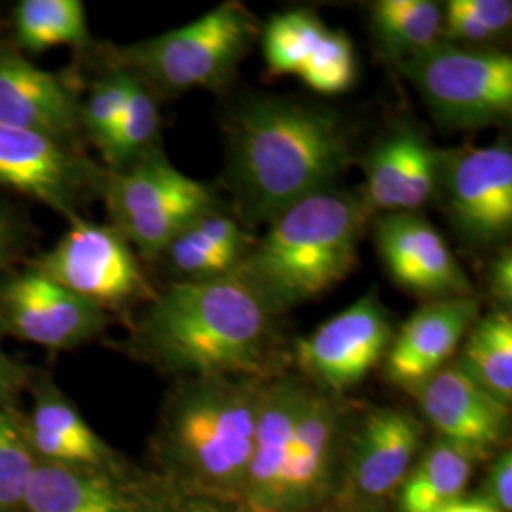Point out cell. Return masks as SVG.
Returning a JSON list of instances; mask_svg holds the SVG:
<instances>
[{
    "instance_id": "1",
    "label": "cell",
    "mask_w": 512,
    "mask_h": 512,
    "mask_svg": "<svg viewBox=\"0 0 512 512\" xmlns=\"http://www.w3.org/2000/svg\"><path fill=\"white\" fill-rule=\"evenodd\" d=\"M226 183L245 226L334 188L355 160L353 129L338 110L260 95L232 112Z\"/></svg>"
},
{
    "instance_id": "2",
    "label": "cell",
    "mask_w": 512,
    "mask_h": 512,
    "mask_svg": "<svg viewBox=\"0 0 512 512\" xmlns=\"http://www.w3.org/2000/svg\"><path fill=\"white\" fill-rule=\"evenodd\" d=\"M272 311L234 275L173 281L148 302L133 346L167 372L272 380L283 340Z\"/></svg>"
},
{
    "instance_id": "3",
    "label": "cell",
    "mask_w": 512,
    "mask_h": 512,
    "mask_svg": "<svg viewBox=\"0 0 512 512\" xmlns=\"http://www.w3.org/2000/svg\"><path fill=\"white\" fill-rule=\"evenodd\" d=\"M374 219L361 192L329 188L277 215L234 275L275 317L330 291L359 258Z\"/></svg>"
},
{
    "instance_id": "4",
    "label": "cell",
    "mask_w": 512,
    "mask_h": 512,
    "mask_svg": "<svg viewBox=\"0 0 512 512\" xmlns=\"http://www.w3.org/2000/svg\"><path fill=\"white\" fill-rule=\"evenodd\" d=\"M262 384L251 378L200 376L171 393L154 450L165 486L241 505Z\"/></svg>"
},
{
    "instance_id": "5",
    "label": "cell",
    "mask_w": 512,
    "mask_h": 512,
    "mask_svg": "<svg viewBox=\"0 0 512 512\" xmlns=\"http://www.w3.org/2000/svg\"><path fill=\"white\" fill-rule=\"evenodd\" d=\"M258 37L253 14L236 0L202 18L112 52L118 69L137 74L165 93L219 90Z\"/></svg>"
},
{
    "instance_id": "6",
    "label": "cell",
    "mask_w": 512,
    "mask_h": 512,
    "mask_svg": "<svg viewBox=\"0 0 512 512\" xmlns=\"http://www.w3.org/2000/svg\"><path fill=\"white\" fill-rule=\"evenodd\" d=\"M103 196L112 226L147 260H158L192 220L222 207L213 186L184 175L160 147L124 171H110Z\"/></svg>"
},
{
    "instance_id": "7",
    "label": "cell",
    "mask_w": 512,
    "mask_h": 512,
    "mask_svg": "<svg viewBox=\"0 0 512 512\" xmlns=\"http://www.w3.org/2000/svg\"><path fill=\"white\" fill-rule=\"evenodd\" d=\"M399 69L442 128H488L511 118L512 57L507 52L439 42Z\"/></svg>"
},
{
    "instance_id": "8",
    "label": "cell",
    "mask_w": 512,
    "mask_h": 512,
    "mask_svg": "<svg viewBox=\"0 0 512 512\" xmlns=\"http://www.w3.org/2000/svg\"><path fill=\"white\" fill-rule=\"evenodd\" d=\"M33 266L105 311L150 302L156 296L133 247L112 224L82 217L71 220L67 234Z\"/></svg>"
},
{
    "instance_id": "9",
    "label": "cell",
    "mask_w": 512,
    "mask_h": 512,
    "mask_svg": "<svg viewBox=\"0 0 512 512\" xmlns=\"http://www.w3.org/2000/svg\"><path fill=\"white\" fill-rule=\"evenodd\" d=\"M452 228L469 247L503 245L512 230V150L490 147L444 150L439 188Z\"/></svg>"
},
{
    "instance_id": "10",
    "label": "cell",
    "mask_w": 512,
    "mask_h": 512,
    "mask_svg": "<svg viewBox=\"0 0 512 512\" xmlns=\"http://www.w3.org/2000/svg\"><path fill=\"white\" fill-rule=\"evenodd\" d=\"M389 313L365 294L294 344L293 361L308 384L340 397L361 384L384 359L393 340Z\"/></svg>"
},
{
    "instance_id": "11",
    "label": "cell",
    "mask_w": 512,
    "mask_h": 512,
    "mask_svg": "<svg viewBox=\"0 0 512 512\" xmlns=\"http://www.w3.org/2000/svg\"><path fill=\"white\" fill-rule=\"evenodd\" d=\"M103 171L74 147L27 129L0 124V184L35 198L69 222L95 192H103Z\"/></svg>"
},
{
    "instance_id": "12",
    "label": "cell",
    "mask_w": 512,
    "mask_h": 512,
    "mask_svg": "<svg viewBox=\"0 0 512 512\" xmlns=\"http://www.w3.org/2000/svg\"><path fill=\"white\" fill-rule=\"evenodd\" d=\"M109 311L31 266L0 279V327L27 344L73 349L109 327Z\"/></svg>"
},
{
    "instance_id": "13",
    "label": "cell",
    "mask_w": 512,
    "mask_h": 512,
    "mask_svg": "<svg viewBox=\"0 0 512 512\" xmlns=\"http://www.w3.org/2000/svg\"><path fill=\"white\" fill-rule=\"evenodd\" d=\"M262 52L275 76H298L313 92L336 95L357 80V54L346 33L310 10L281 12L262 29Z\"/></svg>"
},
{
    "instance_id": "14",
    "label": "cell",
    "mask_w": 512,
    "mask_h": 512,
    "mask_svg": "<svg viewBox=\"0 0 512 512\" xmlns=\"http://www.w3.org/2000/svg\"><path fill=\"white\" fill-rule=\"evenodd\" d=\"M374 219L378 253L397 285L429 300L475 294L458 258L429 220L418 213H389Z\"/></svg>"
},
{
    "instance_id": "15",
    "label": "cell",
    "mask_w": 512,
    "mask_h": 512,
    "mask_svg": "<svg viewBox=\"0 0 512 512\" xmlns=\"http://www.w3.org/2000/svg\"><path fill=\"white\" fill-rule=\"evenodd\" d=\"M423 440V425L410 412L378 408L368 412L349 444L346 499L380 503L395 494L412 471Z\"/></svg>"
},
{
    "instance_id": "16",
    "label": "cell",
    "mask_w": 512,
    "mask_h": 512,
    "mask_svg": "<svg viewBox=\"0 0 512 512\" xmlns=\"http://www.w3.org/2000/svg\"><path fill=\"white\" fill-rule=\"evenodd\" d=\"M410 393L440 439L463 446L478 458L492 454L509 437L511 406L497 401L456 363L442 366Z\"/></svg>"
},
{
    "instance_id": "17",
    "label": "cell",
    "mask_w": 512,
    "mask_h": 512,
    "mask_svg": "<svg viewBox=\"0 0 512 512\" xmlns=\"http://www.w3.org/2000/svg\"><path fill=\"white\" fill-rule=\"evenodd\" d=\"M444 150L416 126H397L366 154L361 190L374 217L416 213L439 188Z\"/></svg>"
},
{
    "instance_id": "18",
    "label": "cell",
    "mask_w": 512,
    "mask_h": 512,
    "mask_svg": "<svg viewBox=\"0 0 512 512\" xmlns=\"http://www.w3.org/2000/svg\"><path fill=\"white\" fill-rule=\"evenodd\" d=\"M82 103L59 76L38 69L25 55L0 44V124L35 131L73 147L82 133Z\"/></svg>"
},
{
    "instance_id": "19",
    "label": "cell",
    "mask_w": 512,
    "mask_h": 512,
    "mask_svg": "<svg viewBox=\"0 0 512 512\" xmlns=\"http://www.w3.org/2000/svg\"><path fill=\"white\" fill-rule=\"evenodd\" d=\"M478 317L480 300L475 294L423 304L391 340L385 353L387 378L412 391L448 365Z\"/></svg>"
},
{
    "instance_id": "20",
    "label": "cell",
    "mask_w": 512,
    "mask_h": 512,
    "mask_svg": "<svg viewBox=\"0 0 512 512\" xmlns=\"http://www.w3.org/2000/svg\"><path fill=\"white\" fill-rule=\"evenodd\" d=\"M33 387V408L23 418V429L37 463L124 473L118 454L50 378L42 376Z\"/></svg>"
},
{
    "instance_id": "21",
    "label": "cell",
    "mask_w": 512,
    "mask_h": 512,
    "mask_svg": "<svg viewBox=\"0 0 512 512\" xmlns=\"http://www.w3.org/2000/svg\"><path fill=\"white\" fill-rule=\"evenodd\" d=\"M23 512H143V486L124 473L37 463Z\"/></svg>"
},
{
    "instance_id": "22",
    "label": "cell",
    "mask_w": 512,
    "mask_h": 512,
    "mask_svg": "<svg viewBox=\"0 0 512 512\" xmlns=\"http://www.w3.org/2000/svg\"><path fill=\"white\" fill-rule=\"evenodd\" d=\"M253 241L238 217L219 207L192 220L158 260L177 281L213 279L232 274Z\"/></svg>"
},
{
    "instance_id": "23",
    "label": "cell",
    "mask_w": 512,
    "mask_h": 512,
    "mask_svg": "<svg viewBox=\"0 0 512 512\" xmlns=\"http://www.w3.org/2000/svg\"><path fill=\"white\" fill-rule=\"evenodd\" d=\"M478 456L439 439L425 450L401 486V512H435L465 494Z\"/></svg>"
},
{
    "instance_id": "24",
    "label": "cell",
    "mask_w": 512,
    "mask_h": 512,
    "mask_svg": "<svg viewBox=\"0 0 512 512\" xmlns=\"http://www.w3.org/2000/svg\"><path fill=\"white\" fill-rule=\"evenodd\" d=\"M378 52L401 65L442 42V6L433 0H378L370 6Z\"/></svg>"
},
{
    "instance_id": "25",
    "label": "cell",
    "mask_w": 512,
    "mask_h": 512,
    "mask_svg": "<svg viewBox=\"0 0 512 512\" xmlns=\"http://www.w3.org/2000/svg\"><path fill=\"white\" fill-rule=\"evenodd\" d=\"M456 365L497 401H512V317L497 310L478 317L463 338Z\"/></svg>"
},
{
    "instance_id": "26",
    "label": "cell",
    "mask_w": 512,
    "mask_h": 512,
    "mask_svg": "<svg viewBox=\"0 0 512 512\" xmlns=\"http://www.w3.org/2000/svg\"><path fill=\"white\" fill-rule=\"evenodd\" d=\"M14 31L19 48L35 54L55 46L84 48L92 42L80 0H21L14 10Z\"/></svg>"
},
{
    "instance_id": "27",
    "label": "cell",
    "mask_w": 512,
    "mask_h": 512,
    "mask_svg": "<svg viewBox=\"0 0 512 512\" xmlns=\"http://www.w3.org/2000/svg\"><path fill=\"white\" fill-rule=\"evenodd\" d=\"M160 133V110L152 88L137 76L131 90L126 109L118 124L112 129L109 141L101 148L105 162L112 173L124 171L135 164L148 150L158 147L156 139Z\"/></svg>"
},
{
    "instance_id": "28",
    "label": "cell",
    "mask_w": 512,
    "mask_h": 512,
    "mask_svg": "<svg viewBox=\"0 0 512 512\" xmlns=\"http://www.w3.org/2000/svg\"><path fill=\"white\" fill-rule=\"evenodd\" d=\"M442 6V42L463 48H492L511 29L509 0H448Z\"/></svg>"
},
{
    "instance_id": "29",
    "label": "cell",
    "mask_w": 512,
    "mask_h": 512,
    "mask_svg": "<svg viewBox=\"0 0 512 512\" xmlns=\"http://www.w3.org/2000/svg\"><path fill=\"white\" fill-rule=\"evenodd\" d=\"M35 467L37 459L25 439L23 416L14 406L0 410V512H23Z\"/></svg>"
},
{
    "instance_id": "30",
    "label": "cell",
    "mask_w": 512,
    "mask_h": 512,
    "mask_svg": "<svg viewBox=\"0 0 512 512\" xmlns=\"http://www.w3.org/2000/svg\"><path fill=\"white\" fill-rule=\"evenodd\" d=\"M135 82L137 74L116 67L112 73L93 84L90 97L86 99V103H82V131L92 139L93 145L99 150L109 141L112 129L118 124L122 112L126 109Z\"/></svg>"
},
{
    "instance_id": "31",
    "label": "cell",
    "mask_w": 512,
    "mask_h": 512,
    "mask_svg": "<svg viewBox=\"0 0 512 512\" xmlns=\"http://www.w3.org/2000/svg\"><path fill=\"white\" fill-rule=\"evenodd\" d=\"M143 512H245L238 505L183 494L169 486L143 488Z\"/></svg>"
},
{
    "instance_id": "32",
    "label": "cell",
    "mask_w": 512,
    "mask_h": 512,
    "mask_svg": "<svg viewBox=\"0 0 512 512\" xmlns=\"http://www.w3.org/2000/svg\"><path fill=\"white\" fill-rule=\"evenodd\" d=\"M482 499L488 501L499 512L512 511V454L501 452L495 459L490 475L484 482Z\"/></svg>"
},
{
    "instance_id": "33",
    "label": "cell",
    "mask_w": 512,
    "mask_h": 512,
    "mask_svg": "<svg viewBox=\"0 0 512 512\" xmlns=\"http://www.w3.org/2000/svg\"><path fill=\"white\" fill-rule=\"evenodd\" d=\"M488 287L501 310H509L512 302V253L511 247L499 249L488 268Z\"/></svg>"
},
{
    "instance_id": "34",
    "label": "cell",
    "mask_w": 512,
    "mask_h": 512,
    "mask_svg": "<svg viewBox=\"0 0 512 512\" xmlns=\"http://www.w3.org/2000/svg\"><path fill=\"white\" fill-rule=\"evenodd\" d=\"M2 334L4 330L0 327V410L12 408L19 389L27 384V370L4 351Z\"/></svg>"
},
{
    "instance_id": "35",
    "label": "cell",
    "mask_w": 512,
    "mask_h": 512,
    "mask_svg": "<svg viewBox=\"0 0 512 512\" xmlns=\"http://www.w3.org/2000/svg\"><path fill=\"white\" fill-rule=\"evenodd\" d=\"M19 234L14 220L0 207V264L8 262L18 249Z\"/></svg>"
},
{
    "instance_id": "36",
    "label": "cell",
    "mask_w": 512,
    "mask_h": 512,
    "mask_svg": "<svg viewBox=\"0 0 512 512\" xmlns=\"http://www.w3.org/2000/svg\"><path fill=\"white\" fill-rule=\"evenodd\" d=\"M435 512H499L495 507H492L488 501H484L482 497H475V499H458L446 507H442L439 511Z\"/></svg>"
}]
</instances>
